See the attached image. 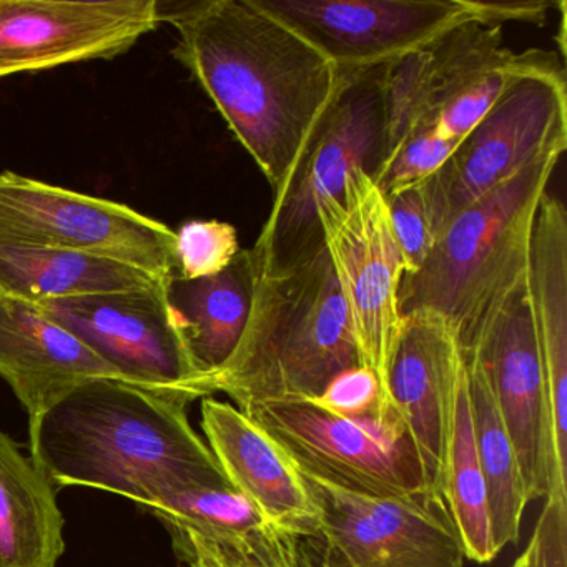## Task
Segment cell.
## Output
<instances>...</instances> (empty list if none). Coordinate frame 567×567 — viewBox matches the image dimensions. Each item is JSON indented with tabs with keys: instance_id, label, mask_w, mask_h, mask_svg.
Returning <instances> with one entry per match:
<instances>
[{
	"instance_id": "cell-1",
	"label": "cell",
	"mask_w": 567,
	"mask_h": 567,
	"mask_svg": "<svg viewBox=\"0 0 567 567\" xmlns=\"http://www.w3.org/2000/svg\"><path fill=\"white\" fill-rule=\"evenodd\" d=\"M174 58L214 102L277 197L350 72H340L254 0L157 2Z\"/></svg>"
},
{
	"instance_id": "cell-2",
	"label": "cell",
	"mask_w": 567,
	"mask_h": 567,
	"mask_svg": "<svg viewBox=\"0 0 567 567\" xmlns=\"http://www.w3.org/2000/svg\"><path fill=\"white\" fill-rule=\"evenodd\" d=\"M187 406L127 381L92 380L29 426L31 456L59 486L107 491L145 507L181 491L231 487Z\"/></svg>"
},
{
	"instance_id": "cell-3",
	"label": "cell",
	"mask_w": 567,
	"mask_h": 567,
	"mask_svg": "<svg viewBox=\"0 0 567 567\" xmlns=\"http://www.w3.org/2000/svg\"><path fill=\"white\" fill-rule=\"evenodd\" d=\"M360 367L347 307L327 250L280 277H255L247 327L231 357L198 381L195 396L224 393L240 411L321 396Z\"/></svg>"
},
{
	"instance_id": "cell-4",
	"label": "cell",
	"mask_w": 567,
	"mask_h": 567,
	"mask_svg": "<svg viewBox=\"0 0 567 567\" xmlns=\"http://www.w3.org/2000/svg\"><path fill=\"white\" fill-rule=\"evenodd\" d=\"M560 155H540L444 227L423 265L401 281V317L431 311L453 328L461 350L473 343L526 284L534 220Z\"/></svg>"
},
{
	"instance_id": "cell-5",
	"label": "cell",
	"mask_w": 567,
	"mask_h": 567,
	"mask_svg": "<svg viewBox=\"0 0 567 567\" xmlns=\"http://www.w3.org/2000/svg\"><path fill=\"white\" fill-rule=\"evenodd\" d=\"M384 65L350 72L323 124L284 190L274 197L260 237L250 248L255 277L290 274L323 254L318 207L343 192L348 175L371 178L383 162Z\"/></svg>"
},
{
	"instance_id": "cell-6",
	"label": "cell",
	"mask_w": 567,
	"mask_h": 567,
	"mask_svg": "<svg viewBox=\"0 0 567 567\" xmlns=\"http://www.w3.org/2000/svg\"><path fill=\"white\" fill-rule=\"evenodd\" d=\"M567 148L563 62L517 78L487 114L461 138L446 164L420 184L434 240L454 217L549 152Z\"/></svg>"
},
{
	"instance_id": "cell-7",
	"label": "cell",
	"mask_w": 567,
	"mask_h": 567,
	"mask_svg": "<svg viewBox=\"0 0 567 567\" xmlns=\"http://www.w3.org/2000/svg\"><path fill=\"white\" fill-rule=\"evenodd\" d=\"M324 250L340 287L360 367L388 394V373L400 334V288L406 264L394 238L386 200L364 171L348 175L343 192L318 207ZM391 403V401H390Z\"/></svg>"
},
{
	"instance_id": "cell-8",
	"label": "cell",
	"mask_w": 567,
	"mask_h": 567,
	"mask_svg": "<svg viewBox=\"0 0 567 567\" xmlns=\"http://www.w3.org/2000/svg\"><path fill=\"white\" fill-rule=\"evenodd\" d=\"M244 413L308 476L377 497L426 491L420 457L398 414L347 417L308 398L268 401Z\"/></svg>"
},
{
	"instance_id": "cell-9",
	"label": "cell",
	"mask_w": 567,
	"mask_h": 567,
	"mask_svg": "<svg viewBox=\"0 0 567 567\" xmlns=\"http://www.w3.org/2000/svg\"><path fill=\"white\" fill-rule=\"evenodd\" d=\"M303 476L320 507L318 533L303 540L313 567H464L463 544L440 494L368 496Z\"/></svg>"
},
{
	"instance_id": "cell-10",
	"label": "cell",
	"mask_w": 567,
	"mask_h": 567,
	"mask_svg": "<svg viewBox=\"0 0 567 567\" xmlns=\"http://www.w3.org/2000/svg\"><path fill=\"white\" fill-rule=\"evenodd\" d=\"M0 244L85 251L147 271L177 274L175 231L127 205L0 174Z\"/></svg>"
},
{
	"instance_id": "cell-11",
	"label": "cell",
	"mask_w": 567,
	"mask_h": 567,
	"mask_svg": "<svg viewBox=\"0 0 567 567\" xmlns=\"http://www.w3.org/2000/svg\"><path fill=\"white\" fill-rule=\"evenodd\" d=\"M463 358L483 374L513 441L527 501L567 497L557 470L546 374L526 284L489 318Z\"/></svg>"
},
{
	"instance_id": "cell-12",
	"label": "cell",
	"mask_w": 567,
	"mask_h": 567,
	"mask_svg": "<svg viewBox=\"0 0 567 567\" xmlns=\"http://www.w3.org/2000/svg\"><path fill=\"white\" fill-rule=\"evenodd\" d=\"M340 72L381 68L470 21L466 0H254Z\"/></svg>"
},
{
	"instance_id": "cell-13",
	"label": "cell",
	"mask_w": 567,
	"mask_h": 567,
	"mask_svg": "<svg viewBox=\"0 0 567 567\" xmlns=\"http://www.w3.org/2000/svg\"><path fill=\"white\" fill-rule=\"evenodd\" d=\"M38 307L127 383L188 404L195 401V373L168 320L162 281L142 290L49 300Z\"/></svg>"
},
{
	"instance_id": "cell-14",
	"label": "cell",
	"mask_w": 567,
	"mask_h": 567,
	"mask_svg": "<svg viewBox=\"0 0 567 567\" xmlns=\"http://www.w3.org/2000/svg\"><path fill=\"white\" fill-rule=\"evenodd\" d=\"M157 24V0H0V79L117 58Z\"/></svg>"
},
{
	"instance_id": "cell-15",
	"label": "cell",
	"mask_w": 567,
	"mask_h": 567,
	"mask_svg": "<svg viewBox=\"0 0 567 567\" xmlns=\"http://www.w3.org/2000/svg\"><path fill=\"white\" fill-rule=\"evenodd\" d=\"M464 370L460 340L440 315H404L388 373V394L420 457L427 493L440 496Z\"/></svg>"
},
{
	"instance_id": "cell-16",
	"label": "cell",
	"mask_w": 567,
	"mask_h": 567,
	"mask_svg": "<svg viewBox=\"0 0 567 567\" xmlns=\"http://www.w3.org/2000/svg\"><path fill=\"white\" fill-rule=\"evenodd\" d=\"M507 52L509 49L504 45L501 25L470 19L437 35L423 48L384 65V152L381 167L408 138L420 132L433 131L440 109L474 75Z\"/></svg>"
},
{
	"instance_id": "cell-17",
	"label": "cell",
	"mask_w": 567,
	"mask_h": 567,
	"mask_svg": "<svg viewBox=\"0 0 567 567\" xmlns=\"http://www.w3.org/2000/svg\"><path fill=\"white\" fill-rule=\"evenodd\" d=\"M202 430L235 491L285 533L305 540L320 527V507L301 471L284 447L244 411L208 396Z\"/></svg>"
},
{
	"instance_id": "cell-18",
	"label": "cell",
	"mask_w": 567,
	"mask_h": 567,
	"mask_svg": "<svg viewBox=\"0 0 567 567\" xmlns=\"http://www.w3.org/2000/svg\"><path fill=\"white\" fill-rule=\"evenodd\" d=\"M0 377L8 381L29 426L71 391L92 380L124 377L38 305L0 293Z\"/></svg>"
},
{
	"instance_id": "cell-19",
	"label": "cell",
	"mask_w": 567,
	"mask_h": 567,
	"mask_svg": "<svg viewBox=\"0 0 567 567\" xmlns=\"http://www.w3.org/2000/svg\"><path fill=\"white\" fill-rule=\"evenodd\" d=\"M527 293L546 374L557 470L567 480V212L549 194L534 220Z\"/></svg>"
},
{
	"instance_id": "cell-20",
	"label": "cell",
	"mask_w": 567,
	"mask_h": 567,
	"mask_svg": "<svg viewBox=\"0 0 567 567\" xmlns=\"http://www.w3.org/2000/svg\"><path fill=\"white\" fill-rule=\"evenodd\" d=\"M255 270L250 250H240L221 274L187 280L178 274L162 281L168 320L187 353L195 383L231 357L250 317Z\"/></svg>"
},
{
	"instance_id": "cell-21",
	"label": "cell",
	"mask_w": 567,
	"mask_h": 567,
	"mask_svg": "<svg viewBox=\"0 0 567 567\" xmlns=\"http://www.w3.org/2000/svg\"><path fill=\"white\" fill-rule=\"evenodd\" d=\"M165 527L194 530L265 567H307L305 543L268 520L234 487L168 494L147 507Z\"/></svg>"
},
{
	"instance_id": "cell-22",
	"label": "cell",
	"mask_w": 567,
	"mask_h": 567,
	"mask_svg": "<svg viewBox=\"0 0 567 567\" xmlns=\"http://www.w3.org/2000/svg\"><path fill=\"white\" fill-rule=\"evenodd\" d=\"M64 550L55 484L0 431V567H58Z\"/></svg>"
},
{
	"instance_id": "cell-23",
	"label": "cell",
	"mask_w": 567,
	"mask_h": 567,
	"mask_svg": "<svg viewBox=\"0 0 567 567\" xmlns=\"http://www.w3.org/2000/svg\"><path fill=\"white\" fill-rule=\"evenodd\" d=\"M161 280L141 268L112 258L35 247L0 244V293L29 303L142 290Z\"/></svg>"
},
{
	"instance_id": "cell-24",
	"label": "cell",
	"mask_w": 567,
	"mask_h": 567,
	"mask_svg": "<svg viewBox=\"0 0 567 567\" xmlns=\"http://www.w3.org/2000/svg\"><path fill=\"white\" fill-rule=\"evenodd\" d=\"M477 460L486 481L491 537L499 554L519 543L527 494L506 424L476 364L464 360Z\"/></svg>"
},
{
	"instance_id": "cell-25",
	"label": "cell",
	"mask_w": 567,
	"mask_h": 567,
	"mask_svg": "<svg viewBox=\"0 0 567 567\" xmlns=\"http://www.w3.org/2000/svg\"><path fill=\"white\" fill-rule=\"evenodd\" d=\"M443 497L460 534L466 559L477 564L496 559L497 553L491 537L486 481L477 460L471 421L466 370L454 404L453 426L444 461Z\"/></svg>"
},
{
	"instance_id": "cell-26",
	"label": "cell",
	"mask_w": 567,
	"mask_h": 567,
	"mask_svg": "<svg viewBox=\"0 0 567 567\" xmlns=\"http://www.w3.org/2000/svg\"><path fill=\"white\" fill-rule=\"evenodd\" d=\"M240 250L237 228L227 221L190 220L175 231L177 274L187 280L221 274Z\"/></svg>"
},
{
	"instance_id": "cell-27",
	"label": "cell",
	"mask_w": 567,
	"mask_h": 567,
	"mask_svg": "<svg viewBox=\"0 0 567 567\" xmlns=\"http://www.w3.org/2000/svg\"><path fill=\"white\" fill-rule=\"evenodd\" d=\"M457 141L440 137L433 131L408 138L374 175L373 182L384 200L398 192L416 187L433 177L456 151Z\"/></svg>"
},
{
	"instance_id": "cell-28",
	"label": "cell",
	"mask_w": 567,
	"mask_h": 567,
	"mask_svg": "<svg viewBox=\"0 0 567 567\" xmlns=\"http://www.w3.org/2000/svg\"><path fill=\"white\" fill-rule=\"evenodd\" d=\"M386 205L394 238L406 264V274H413L426 260L434 244L423 192L420 185L406 188L386 198Z\"/></svg>"
},
{
	"instance_id": "cell-29",
	"label": "cell",
	"mask_w": 567,
	"mask_h": 567,
	"mask_svg": "<svg viewBox=\"0 0 567 567\" xmlns=\"http://www.w3.org/2000/svg\"><path fill=\"white\" fill-rule=\"evenodd\" d=\"M315 401L347 417L398 414L393 404L384 396L378 378L363 367H354L338 374Z\"/></svg>"
},
{
	"instance_id": "cell-30",
	"label": "cell",
	"mask_w": 567,
	"mask_h": 567,
	"mask_svg": "<svg viewBox=\"0 0 567 567\" xmlns=\"http://www.w3.org/2000/svg\"><path fill=\"white\" fill-rule=\"evenodd\" d=\"M526 549L529 567H567V497L544 499Z\"/></svg>"
},
{
	"instance_id": "cell-31",
	"label": "cell",
	"mask_w": 567,
	"mask_h": 567,
	"mask_svg": "<svg viewBox=\"0 0 567 567\" xmlns=\"http://www.w3.org/2000/svg\"><path fill=\"white\" fill-rule=\"evenodd\" d=\"M178 559L187 567H265L185 527L168 526ZM313 567V564L310 566Z\"/></svg>"
},
{
	"instance_id": "cell-32",
	"label": "cell",
	"mask_w": 567,
	"mask_h": 567,
	"mask_svg": "<svg viewBox=\"0 0 567 567\" xmlns=\"http://www.w3.org/2000/svg\"><path fill=\"white\" fill-rule=\"evenodd\" d=\"M559 4L550 0H509V2L466 0L467 11L473 21L501 25V28L506 22L543 25L549 18V11Z\"/></svg>"
},
{
	"instance_id": "cell-33",
	"label": "cell",
	"mask_w": 567,
	"mask_h": 567,
	"mask_svg": "<svg viewBox=\"0 0 567 567\" xmlns=\"http://www.w3.org/2000/svg\"><path fill=\"white\" fill-rule=\"evenodd\" d=\"M511 567H529V554H527V549H524V553L520 556L516 557Z\"/></svg>"
}]
</instances>
